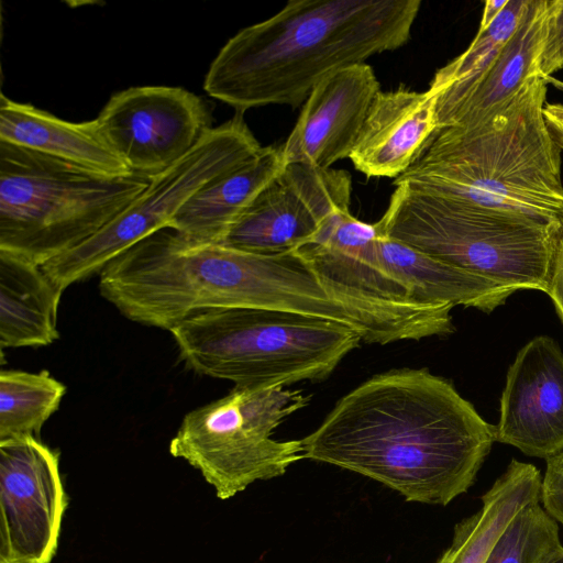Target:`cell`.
<instances>
[{
	"mask_svg": "<svg viewBox=\"0 0 563 563\" xmlns=\"http://www.w3.org/2000/svg\"><path fill=\"white\" fill-rule=\"evenodd\" d=\"M279 147L265 146L250 161L216 178L192 195L169 229L194 243H221L257 195L284 169Z\"/></svg>",
	"mask_w": 563,
	"mask_h": 563,
	"instance_id": "obj_19",
	"label": "cell"
},
{
	"mask_svg": "<svg viewBox=\"0 0 563 563\" xmlns=\"http://www.w3.org/2000/svg\"><path fill=\"white\" fill-rule=\"evenodd\" d=\"M62 294L41 265L0 250V347L55 342Z\"/></svg>",
	"mask_w": 563,
	"mask_h": 563,
	"instance_id": "obj_21",
	"label": "cell"
},
{
	"mask_svg": "<svg viewBox=\"0 0 563 563\" xmlns=\"http://www.w3.org/2000/svg\"><path fill=\"white\" fill-rule=\"evenodd\" d=\"M377 252L383 267L426 305L464 306L489 313L517 291L427 255L380 229Z\"/></svg>",
	"mask_w": 563,
	"mask_h": 563,
	"instance_id": "obj_20",
	"label": "cell"
},
{
	"mask_svg": "<svg viewBox=\"0 0 563 563\" xmlns=\"http://www.w3.org/2000/svg\"><path fill=\"white\" fill-rule=\"evenodd\" d=\"M561 221L541 222L396 186L380 231L444 263L519 289L549 292Z\"/></svg>",
	"mask_w": 563,
	"mask_h": 563,
	"instance_id": "obj_7",
	"label": "cell"
},
{
	"mask_svg": "<svg viewBox=\"0 0 563 563\" xmlns=\"http://www.w3.org/2000/svg\"><path fill=\"white\" fill-rule=\"evenodd\" d=\"M496 442L548 460L563 452V352L539 335L525 344L507 371Z\"/></svg>",
	"mask_w": 563,
	"mask_h": 563,
	"instance_id": "obj_14",
	"label": "cell"
},
{
	"mask_svg": "<svg viewBox=\"0 0 563 563\" xmlns=\"http://www.w3.org/2000/svg\"><path fill=\"white\" fill-rule=\"evenodd\" d=\"M169 332L188 368L250 387L323 380L362 341L335 321L258 308L202 310Z\"/></svg>",
	"mask_w": 563,
	"mask_h": 563,
	"instance_id": "obj_5",
	"label": "cell"
},
{
	"mask_svg": "<svg viewBox=\"0 0 563 563\" xmlns=\"http://www.w3.org/2000/svg\"><path fill=\"white\" fill-rule=\"evenodd\" d=\"M96 120L125 166L146 176L179 161L212 128L210 113L200 97L168 86L118 91Z\"/></svg>",
	"mask_w": 563,
	"mask_h": 563,
	"instance_id": "obj_12",
	"label": "cell"
},
{
	"mask_svg": "<svg viewBox=\"0 0 563 563\" xmlns=\"http://www.w3.org/2000/svg\"><path fill=\"white\" fill-rule=\"evenodd\" d=\"M301 441L305 459L375 479L409 501L445 506L474 484L496 430L451 382L401 368L347 393Z\"/></svg>",
	"mask_w": 563,
	"mask_h": 563,
	"instance_id": "obj_1",
	"label": "cell"
},
{
	"mask_svg": "<svg viewBox=\"0 0 563 563\" xmlns=\"http://www.w3.org/2000/svg\"><path fill=\"white\" fill-rule=\"evenodd\" d=\"M540 501L545 511L563 526V452L545 460Z\"/></svg>",
	"mask_w": 563,
	"mask_h": 563,
	"instance_id": "obj_27",
	"label": "cell"
},
{
	"mask_svg": "<svg viewBox=\"0 0 563 563\" xmlns=\"http://www.w3.org/2000/svg\"><path fill=\"white\" fill-rule=\"evenodd\" d=\"M377 222L350 209L332 213L316 236L295 252L327 292L357 318L363 341L388 344L444 336L454 331L451 305H426L382 265Z\"/></svg>",
	"mask_w": 563,
	"mask_h": 563,
	"instance_id": "obj_9",
	"label": "cell"
},
{
	"mask_svg": "<svg viewBox=\"0 0 563 563\" xmlns=\"http://www.w3.org/2000/svg\"><path fill=\"white\" fill-rule=\"evenodd\" d=\"M541 484L533 464L512 459L482 496L481 508L455 526L452 542L437 563H485L514 517L540 500Z\"/></svg>",
	"mask_w": 563,
	"mask_h": 563,
	"instance_id": "obj_22",
	"label": "cell"
},
{
	"mask_svg": "<svg viewBox=\"0 0 563 563\" xmlns=\"http://www.w3.org/2000/svg\"><path fill=\"white\" fill-rule=\"evenodd\" d=\"M308 401L301 390L234 386L185 415L169 452L198 470L218 498L229 499L305 459L301 440L278 441L272 434Z\"/></svg>",
	"mask_w": 563,
	"mask_h": 563,
	"instance_id": "obj_8",
	"label": "cell"
},
{
	"mask_svg": "<svg viewBox=\"0 0 563 563\" xmlns=\"http://www.w3.org/2000/svg\"><path fill=\"white\" fill-rule=\"evenodd\" d=\"M0 142L104 175L132 173L110 147L96 119L69 122L3 93L0 97Z\"/></svg>",
	"mask_w": 563,
	"mask_h": 563,
	"instance_id": "obj_17",
	"label": "cell"
},
{
	"mask_svg": "<svg viewBox=\"0 0 563 563\" xmlns=\"http://www.w3.org/2000/svg\"><path fill=\"white\" fill-rule=\"evenodd\" d=\"M151 176H110L0 142V250L38 265L122 212Z\"/></svg>",
	"mask_w": 563,
	"mask_h": 563,
	"instance_id": "obj_6",
	"label": "cell"
},
{
	"mask_svg": "<svg viewBox=\"0 0 563 563\" xmlns=\"http://www.w3.org/2000/svg\"><path fill=\"white\" fill-rule=\"evenodd\" d=\"M506 3L507 0H486L484 3L479 27L488 26L500 13Z\"/></svg>",
	"mask_w": 563,
	"mask_h": 563,
	"instance_id": "obj_30",
	"label": "cell"
},
{
	"mask_svg": "<svg viewBox=\"0 0 563 563\" xmlns=\"http://www.w3.org/2000/svg\"><path fill=\"white\" fill-rule=\"evenodd\" d=\"M439 132L437 96L399 87L374 98L350 155L367 177L398 178Z\"/></svg>",
	"mask_w": 563,
	"mask_h": 563,
	"instance_id": "obj_16",
	"label": "cell"
},
{
	"mask_svg": "<svg viewBox=\"0 0 563 563\" xmlns=\"http://www.w3.org/2000/svg\"><path fill=\"white\" fill-rule=\"evenodd\" d=\"M562 549L559 523L539 500L514 517L485 563H545Z\"/></svg>",
	"mask_w": 563,
	"mask_h": 563,
	"instance_id": "obj_25",
	"label": "cell"
},
{
	"mask_svg": "<svg viewBox=\"0 0 563 563\" xmlns=\"http://www.w3.org/2000/svg\"><path fill=\"white\" fill-rule=\"evenodd\" d=\"M101 296L129 320L170 331L207 309L258 308L309 313L317 287L295 253L261 255L194 243L163 229L110 262Z\"/></svg>",
	"mask_w": 563,
	"mask_h": 563,
	"instance_id": "obj_3",
	"label": "cell"
},
{
	"mask_svg": "<svg viewBox=\"0 0 563 563\" xmlns=\"http://www.w3.org/2000/svg\"><path fill=\"white\" fill-rule=\"evenodd\" d=\"M527 4L528 0H507L500 13L488 26L478 27L468 47L435 71L429 89L437 96L438 121L450 112L482 78L516 32Z\"/></svg>",
	"mask_w": 563,
	"mask_h": 563,
	"instance_id": "obj_23",
	"label": "cell"
},
{
	"mask_svg": "<svg viewBox=\"0 0 563 563\" xmlns=\"http://www.w3.org/2000/svg\"><path fill=\"white\" fill-rule=\"evenodd\" d=\"M66 506L58 452L32 435L0 441V563H51Z\"/></svg>",
	"mask_w": 563,
	"mask_h": 563,
	"instance_id": "obj_11",
	"label": "cell"
},
{
	"mask_svg": "<svg viewBox=\"0 0 563 563\" xmlns=\"http://www.w3.org/2000/svg\"><path fill=\"white\" fill-rule=\"evenodd\" d=\"M549 0H528L521 21L472 90L439 121V131L476 125L506 104L539 73Z\"/></svg>",
	"mask_w": 563,
	"mask_h": 563,
	"instance_id": "obj_18",
	"label": "cell"
},
{
	"mask_svg": "<svg viewBox=\"0 0 563 563\" xmlns=\"http://www.w3.org/2000/svg\"><path fill=\"white\" fill-rule=\"evenodd\" d=\"M420 0H290L233 35L212 60L206 92L236 113L298 108L329 75L410 38Z\"/></svg>",
	"mask_w": 563,
	"mask_h": 563,
	"instance_id": "obj_2",
	"label": "cell"
},
{
	"mask_svg": "<svg viewBox=\"0 0 563 563\" xmlns=\"http://www.w3.org/2000/svg\"><path fill=\"white\" fill-rule=\"evenodd\" d=\"M547 81L536 75L485 121L437 132L395 187L547 223L563 220L561 151L543 118Z\"/></svg>",
	"mask_w": 563,
	"mask_h": 563,
	"instance_id": "obj_4",
	"label": "cell"
},
{
	"mask_svg": "<svg viewBox=\"0 0 563 563\" xmlns=\"http://www.w3.org/2000/svg\"><path fill=\"white\" fill-rule=\"evenodd\" d=\"M66 386L47 371L0 372V441L36 437L58 409Z\"/></svg>",
	"mask_w": 563,
	"mask_h": 563,
	"instance_id": "obj_24",
	"label": "cell"
},
{
	"mask_svg": "<svg viewBox=\"0 0 563 563\" xmlns=\"http://www.w3.org/2000/svg\"><path fill=\"white\" fill-rule=\"evenodd\" d=\"M545 563H563V549L560 550L555 555H553L549 561Z\"/></svg>",
	"mask_w": 563,
	"mask_h": 563,
	"instance_id": "obj_31",
	"label": "cell"
},
{
	"mask_svg": "<svg viewBox=\"0 0 563 563\" xmlns=\"http://www.w3.org/2000/svg\"><path fill=\"white\" fill-rule=\"evenodd\" d=\"M563 68V0H549L544 41L539 59L540 75L549 77Z\"/></svg>",
	"mask_w": 563,
	"mask_h": 563,
	"instance_id": "obj_26",
	"label": "cell"
},
{
	"mask_svg": "<svg viewBox=\"0 0 563 563\" xmlns=\"http://www.w3.org/2000/svg\"><path fill=\"white\" fill-rule=\"evenodd\" d=\"M262 145L236 113L210 128L179 161L152 175L146 188L113 220L74 249L41 265L60 289L91 277L115 257L170 222L184 203L210 181L257 155Z\"/></svg>",
	"mask_w": 563,
	"mask_h": 563,
	"instance_id": "obj_10",
	"label": "cell"
},
{
	"mask_svg": "<svg viewBox=\"0 0 563 563\" xmlns=\"http://www.w3.org/2000/svg\"><path fill=\"white\" fill-rule=\"evenodd\" d=\"M379 91L374 69L366 63L325 77L310 92L289 136L280 145L286 165L327 169L350 158Z\"/></svg>",
	"mask_w": 563,
	"mask_h": 563,
	"instance_id": "obj_15",
	"label": "cell"
},
{
	"mask_svg": "<svg viewBox=\"0 0 563 563\" xmlns=\"http://www.w3.org/2000/svg\"><path fill=\"white\" fill-rule=\"evenodd\" d=\"M548 295L551 297L556 312L563 322V220L560 222L550 288Z\"/></svg>",
	"mask_w": 563,
	"mask_h": 563,
	"instance_id": "obj_28",
	"label": "cell"
},
{
	"mask_svg": "<svg viewBox=\"0 0 563 563\" xmlns=\"http://www.w3.org/2000/svg\"><path fill=\"white\" fill-rule=\"evenodd\" d=\"M543 118L547 129L560 148L563 151V103H549L543 107Z\"/></svg>",
	"mask_w": 563,
	"mask_h": 563,
	"instance_id": "obj_29",
	"label": "cell"
},
{
	"mask_svg": "<svg viewBox=\"0 0 563 563\" xmlns=\"http://www.w3.org/2000/svg\"><path fill=\"white\" fill-rule=\"evenodd\" d=\"M351 192L346 170L287 164L219 244L261 255L294 252L309 243L332 213L350 209Z\"/></svg>",
	"mask_w": 563,
	"mask_h": 563,
	"instance_id": "obj_13",
	"label": "cell"
}]
</instances>
